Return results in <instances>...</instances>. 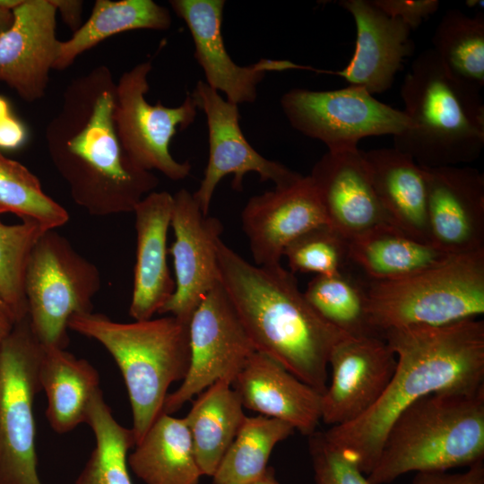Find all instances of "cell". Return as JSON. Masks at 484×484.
<instances>
[{"instance_id":"6da1fadb","label":"cell","mask_w":484,"mask_h":484,"mask_svg":"<svg viewBox=\"0 0 484 484\" xmlns=\"http://www.w3.org/2000/svg\"><path fill=\"white\" fill-rule=\"evenodd\" d=\"M116 92L106 65L76 77L45 132L51 161L73 200L94 216L133 212L159 185L152 171L135 165L120 143L114 122Z\"/></svg>"},{"instance_id":"7a4b0ae2","label":"cell","mask_w":484,"mask_h":484,"mask_svg":"<svg viewBox=\"0 0 484 484\" xmlns=\"http://www.w3.org/2000/svg\"><path fill=\"white\" fill-rule=\"evenodd\" d=\"M382 336L396 356L393 377L378 401L357 419L324 431L327 440L368 475L395 419L435 393H472L484 387V322L390 329Z\"/></svg>"},{"instance_id":"3957f363","label":"cell","mask_w":484,"mask_h":484,"mask_svg":"<svg viewBox=\"0 0 484 484\" xmlns=\"http://www.w3.org/2000/svg\"><path fill=\"white\" fill-rule=\"evenodd\" d=\"M218 271L255 351L323 394L331 351L348 335L316 313L281 264H251L220 240Z\"/></svg>"},{"instance_id":"277c9868","label":"cell","mask_w":484,"mask_h":484,"mask_svg":"<svg viewBox=\"0 0 484 484\" xmlns=\"http://www.w3.org/2000/svg\"><path fill=\"white\" fill-rule=\"evenodd\" d=\"M401 97L411 126L393 136V147L426 168L480 158L484 148L480 91L451 75L431 48L412 62Z\"/></svg>"},{"instance_id":"5b68a950","label":"cell","mask_w":484,"mask_h":484,"mask_svg":"<svg viewBox=\"0 0 484 484\" xmlns=\"http://www.w3.org/2000/svg\"><path fill=\"white\" fill-rule=\"evenodd\" d=\"M484 460V387L435 393L405 409L389 428L370 484L415 471H448Z\"/></svg>"},{"instance_id":"8992f818","label":"cell","mask_w":484,"mask_h":484,"mask_svg":"<svg viewBox=\"0 0 484 484\" xmlns=\"http://www.w3.org/2000/svg\"><path fill=\"white\" fill-rule=\"evenodd\" d=\"M68 329L102 344L123 376L132 409L135 445L162 413L171 384L190 365L189 324L173 315L117 323L99 313L72 316Z\"/></svg>"},{"instance_id":"52a82bcc","label":"cell","mask_w":484,"mask_h":484,"mask_svg":"<svg viewBox=\"0 0 484 484\" xmlns=\"http://www.w3.org/2000/svg\"><path fill=\"white\" fill-rule=\"evenodd\" d=\"M367 314L379 335L390 329L437 327L484 314V251L393 281L366 279Z\"/></svg>"},{"instance_id":"ba28073f","label":"cell","mask_w":484,"mask_h":484,"mask_svg":"<svg viewBox=\"0 0 484 484\" xmlns=\"http://www.w3.org/2000/svg\"><path fill=\"white\" fill-rule=\"evenodd\" d=\"M100 288L97 266L54 229L34 245L25 271L24 294L31 328L44 346L65 349L68 322L92 312Z\"/></svg>"},{"instance_id":"9c48e42d","label":"cell","mask_w":484,"mask_h":484,"mask_svg":"<svg viewBox=\"0 0 484 484\" xmlns=\"http://www.w3.org/2000/svg\"><path fill=\"white\" fill-rule=\"evenodd\" d=\"M44 345L27 315L0 349V484H43L37 470L33 404Z\"/></svg>"},{"instance_id":"30bf717a","label":"cell","mask_w":484,"mask_h":484,"mask_svg":"<svg viewBox=\"0 0 484 484\" xmlns=\"http://www.w3.org/2000/svg\"><path fill=\"white\" fill-rule=\"evenodd\" d=\"M281 106L293 128L321 141L332 152L354 151L365 137L396 136L411 126L403 110L352 85L330 91L291 89L281 97Z\"/></svg>"},{"instance_id":"8fae6325","label":"cell","mask_w":484,"mask_h":484,"mask_svg":"<svg viewBox=\"0 0 484 484\" xmlns=\"http://www.w3.org/2000/svg\"><path fill=\"white\" fill-rule=\"evenodd\" d=\"M151 69V61L142 62L125 72L117 82L116 131L124 151L139 168L158 170L174 181L182 180L189 176L191 164L175 160L169 145L178 130L193 124L198 104L193 94L175 108L149 103L145 94Z\"/></svg>"},{"instance_id":"7c38bea8","label":"cell","mask_w":484,"mask_h":484,"mask_svg":"<svg viewBox=\"0 0 484 484\" xmlns=\"http://www.w3.org/2000/svg\"><path fill=\"white\" fill-rule=\"evenodd\" d=\"M190 365L181 385L165 399L172 415L218 380L234 381L255 351L231 301L219 283L202 299L189 322Z\"/></svg>"},{"instance_id":"4fadbf2b","label":"cell","mask_w":484,"mask_h":484,"mask_svg":"<svg viewBox=\"0 0 484 484\" xmlns=\"http://www.w3.org/2000/svg\"><path fill=\"white\" fill-rule=\"evenodd\" d=\"M206 117L209 159L198 189L193 193L200 209L208 214L217 186L226 176L233 175L232 187L243 189L246 173L255 172L262 182L272 181L274 187L288 186L302 175L283 164L264 157L248 143L239 125L235 105L199 81L192 93Z\"/></svg>"},{"instance_id":"5bb4252c","label":"cell","mask_w":484,"mask_h":484,"mask_svg":"<svg viewBox=\"0 0 484 484\" xmlns=\"http://www.w3.org/2000/svg\"><path fill=\"white\" fill-rule=\"evenodd\" d=\"M170 227L175 239L169 248L175 272V291L159 314L189 324L204 296L219 283L218 246L221 221L204 214L193 193L182 188L173 195Z\"/></svg>"},{"instance_id":"9a60e30c","label":"cell","mask_w":484,"mask_h":484,"mask_svg":"<svg viewBox=\"0 0 484 484\" xmlns=\"http://www.w3.org/2000/svg\"><path fill=\"white\" fill-rule=\"evenodd\" d=\"M331 382L321 398V420L331 427L351 422L382 396L396 356L381 335L347 336L332 350Z\"/></svg>"},{"instance_id":"2e32d148","label":"cell","mask_w":484,"mask_h":484,"mask_svg":"<svg viewBox=\"0 0 484 484\" xmlns=\"http://www.w3.org/2000/svg\"><path fill=\"white\" fill-rule=\"evenodd\" d=\"M421 168L431 244L449 255L484 251V175L467 166Z\"/></svg>"},{"instance_id":"e0dca14e","label":"cell","mask_w":484,"mask_h":484,"mask_svg":"<svg viewBox=\"0 0 484 484\" xmlns=\"http://www.w3.org/2000/svg\"><path fill=\"white\" fill-rule=\"evenodd\" d=\"M175 13L186 24L194 45V56L205 83L221 91L235 105L253 103L266 73L290 69L317 71L289 60L261 59L240 66L228 53L221 31L224 0H171Z\"/></svg>"},{"instance_id":"ac0fdd59","label":"cell","mask_w":484,"mask_h":484,"mask_svg":"<svg viewBox=\"0 0 484 484\" xmlns=\"http://www.w3.org/2000/svg\"><path fill=\"white\" fill-rule=\"evenodd\" d=\"M328 224L316 188L308 176L252 196L241 212V227L254 264H281L285 247L306 231Z\"/></svg>"},{"instance_id":"d6986e66","label":"cell","mask_w":484,"mask_h":484,"mask_svg":"<svg viewBox=\"0 0 484 484\" xmlns=\"http://www.w3.org/2000/svg\"><path fill=\"white\" fill-rule=\"evenodd\" d=\"M56 13L51 0H22L0 36V82L27 102L45 95L58 56Z\"/></svg>"},{"instance_id":"ffe728a7","label":"cell","mask_w":484,"mask_h":484,"mask_svg":"<svg viewBox=\"0 0 484 484\" xmlns=\"http://www.w3.org/2000/svg\"><path fill=\"white\" fill-rule=\"evenodd\" d=\"M311 177L328 224L346 238L392 225L372 184L359 149L327 151L314 165Z\"/></svg>"},{"instance_id":"44dd1931","label":"cell","mask_w":484,"mask_h":484,"mask_svg":"<svg viewBox=\"0 0 484 484\" xmlns=\"http://www.w3.org/2000/svg\"><path fill=\"white\" fill-rule=\"evenodd\" d=\"M339 4L354 19L356 46L347 66L331 73L372 95L388 91L413 52L412 30L385 13L372 0H342Z\"/></svg>"},{"instance_id":"7402d4cb","label":"cell","mask_w":484,"mask_h":484,"mask_svg":"<svg viewBox=\"0 0 484 484\" xmlns=\"http://www.w3.org/2000/svg\"><path fill=\"white\" fill-rule=\"evenodd\" d=\"M244 408L308 436L321 421L322 394L272 358L255 351L231 384Z\"/></svg>"},{"instance_id":"603a6c76","label":"cell","mask_w":484,"mask_h":484,"mask_svg":"<svg viewBox=\"0 0 484 484\" xmlns=\"http://www.w3.org/2000/svg\"><path fill=\"white\" fill-rule=\"evenodd\" d=\"M173 195L153 191L135 207L136 260L129 315L134 321L148 320L175 291L167 262V236L170 227Z\"/></svg>"},{"instance_id":"cb8c5ba5","label":"cell","mask_w":484,"mask_h":484,"mask_svg":"<svg viewBox=\"0 0 484 484\" xmlns=\"http://www.w3.org/2000/svg\"><path fill=\"white\" fill-rule=\"evenodd\" d=\"M363 155L375 191L392 224L414 239L431 244L422 168L394 147L363 151Z\"/></svg>"},{"instance_id":"d4e9b609","label":"cell","mask_w":484,"mask_h":484,"mask_svg":"<svg viewBox=\"0 0 484 484\" xmlns=\"http://www.w3.org/2000/svg\"><path fill=\"white\" fill-rule=\"evenodd\" d=\"M39 379L46 393V417L58 434L86 422L87 412L99 388V376L86 359L57 347L44 346Z\"/></svg>"},{"instance_id":"484cf974","label":"cell","mask_w":484,"mask_h":484,"mask_svg":"<svg viewBox=\"0 0 484 484\" xmlns=\"http://www.w3.org/2000/svg\"><path fill=\"white\" fill-rule=\"evenodd\" d=\"M350 264L371 281L401 280L446 260L449 255L392 225L348 239Z\"/></svg>"},{"instance_id":"4316f807","label":"cell","mask_w":484,"mask_h":484,"mask_svg":"<svg viewBox=\"0 0 484 484\" xmlns=\"http://www.w3.org/2000/svg\"><path fill=\"white\" fill-rule=\"evenodd\" d=\"M145 484H199V469L185 418L161 413L127 458Z\"/></svg>"},{"instance_id":"83f0119b","label":"cell","mask_w":484,"mask_h":484,"mask_svg":"<svg viewBox=\"0 0 484 484\" xmlns=\"http://www.w3.org/2000/svg\"><path fill=\"white\" fill-rule=\"evenodd\" d=\"M237 392L218 380L198 394L185 417L202 475L212 477L246 415Z\"/></svg>"},{"instance_id":"f1b7e54d","label":"cell","mask_w":484,"mask_h":484,"mask_svg":"<svg viewBox=\"0 0 484 484\" xmlns=\"http://www.w3.org/2000/svg\"><path fill=\"white\" fill-rule=\"evenodd\" d=\"M168 8L151 0H97L89 19L60 42L55 70H65L84 51L107 38L132 30H165L171 26Z\"/></svg>"},{"instance_id":"f546056e","label":"cell","mask_w":484,"mask_h":484,"mask_svg":"<svg viewBox=\"0 0 484 484\" xmlns=\"http://www.w3.org/2000/svg\"><path fill=\"white\" fill-rule=\"evenodd\" d=\"M95 447L74 484H132L127 453L135 445L134 433L119 424L99 389L88 409L86 422Z\"/></svg>"},{"instance_id":"4dcf8cb0","label":"cell","mask_w":484,"mask_h":484,"mask_svg":"<svg viewBox=\"0 0 484 484\" xmlns=\"http://www.w3.org/2000/svg\"><path fill=\"white\" fill-rule=\"evenodd\" d=\"M294 428L263 415L246 417L212 479L213 484H249L268 468L274 446L288 438Z\"/></svg>"},{"instance_id":"1f68e13d","label":"cell","mask_w":484,"mask_h":484,"mask_svg":"<svg viewBox=\"0 0 484 484\" xmlns=\"http://www.w3.org/2000/svg\"><path fill=\"white\" fill-rule=\"evenodd\" d=\"M431 48L446 71L481 91L484 85V14L448 10L432 38Z\"/></svg>"},{"instance_id":"d6a6232c","label":"cell","mask_w":484,"mask_h":484,"mask_svg":"<svg viewBox=\"0 0 484 484\" xmlns=\"http://www.w3.org/2000/svg\"><path fill=\"white\" fill-rule=\"evenodd\" d=\"M304 295L322 318L346 335H379L368 320L366 278H355L347 269L335 275H315Z\"/></svg>"},{"instance_id":"836d02e7","label":"cell","mask_w":484,"mask_h":484,"mask_svg":"<svg viewBox=\"0 0 484 484\" xmlns=\"http://www.w3.org/2000/svg\"><path fill=\"white\" fill-rule=\"evenodd\" d=\"M14 214L55 229L69 220L67 211L44 193L39 178L0 151V215Z\"/></svg>"},{"instance_id":"e575fe53","label":"cell","mask_w":484,"mask_h":484,"mask_svg":"<svg viewBox=\"0 0 484 484\" xmlns=\"http://www.w3.org/2000/svg\"><path fill=\"white\" fill-rule=\"evenodd\" d=\"M45 229L33 220L0 221V291L17 320L28 315L24 277L30 252Z\"/></svg>"},{"instance_id":"d590c367","label":"cell","mask_w":484,"mask_h":484,"mask_svg":"<svg viewBox=\"0 0 484 484\" xmlns=\"http://www.w3.org/2000/svg\"><path fill=\"white\" fill-rule=\"evenodd\" d=\"M290 271L331 276L346 270L348 238L329 224L316 226L298 236L284 249Z\"/></svg>"},{"instance_id":"8d00e7d4","label":"cell","mask_w":484,"mask_h":484,"mask_svg":"<svg viewBox=\"0 0 484 484\" xmlns=\"http://www.w3.org/2000/svg\"><path fill=\"white\" fill-rule=\"evenodd\" d=\"M308 437L315 484H370L356 462L325 437L315 431Z\"/></svg>"},{"instance_id":"74e56055","label":"cell","mask_w":484,"mask_h":484,"mask_svg":"<svg viewBox=\"0 0 484 484\" xmlns=\"http://www.w3.org/2000/svg\"><path fill=\"white\" fill-rule=\"evenodd\" d=\"M387 15L401 20L412 30L434 14L440 6L438 0H372Z\"/></svg>"},{"instance_id":"f35d334b","label":"cell","mask_w":484,"mask_h":484,"mask_svg":"<svg viewBox=\"0 0 484 484\" xmlns=\"http://www.w3.org/2000/svg\"><path fill=\"white\" fill-rule=\"evenodd\" d=\"M411 484H484V460L467 467L462 472H416Z\"/></svg>"},{"instance_id":"ab89813d","label":"cell","mask_w":484,"mask_h":484,"mask_svg":"<svg viewBox=\"0 0 484 484\" xmlns=\"http://www.w3.org/2000/svg\"><path fill=\"white\" fill-rule=\"evenodd\" d=\"M27 139L24 125L12 114L0 119V149L16 150Z\"/></svg>"},{"instance_id":"60d3db41","label":"cell","mask_w":484,"mask_h":484,"mask_svg":"<svg viewBox=\"0 0 484 484\" xmlns=\"http://www.w3.org/2000/svg\"><path fill=\"white\" fill-rule=\"evenodd\" d=\"M56 11L60 13L64 22L71 30L75 31L81 26L82 1L79 0H51Z\"/></svg>"},{"instance_id":"b9f144b4","label":"cell","mask_w":484,"mask_h":484,"mask_svg":"<svg viewBox=\"0 0 484 484\" xmlns=\"http://www.w3.org/2000/svg\"><path fill=\"white\" fill-rule=\"evenodd\" d=\"M17 321L14 313L0 291V349Z\"/></svg>"},{"instance_id":"7bdbcfd3","label":"cell","mask_w":484,"mask_h":484,"mask_svg":"<svg viewBox=\"0 0 484 484\" xmlns=\"http://www.w3.org/2000/svg\"><path fill=\"white\" fill-rule=\"evenodd\" d=\"M13 20V11L0 6V36L10 28Z\"/></svg>"},{"instance_id":"ee69618b","label":"cell","mask_w":484,"mask_h":484,"mask_svg":"<svg viewBox=\"0 0 484 484\" xmlns=\"http://www.w3.org/2000/svg\"><path fill=\"white\" fill-rule=\"evenodd\" d=\"M249 484H281L280 483L274 473V470L272 467H268L264 473L255 480V481L249 483Z\"/></svg>"},{"instance_id":"f6af8a7d","label":"cell","mask_w":484,"mask_h":484,"mask_svg":"<svg viewBox=\"0 0 484 484\" xmlns=\"http://www.w3.org/2000/svg\"><path fill=\"white\" fill-rule=\"evenodd\" d=\"M10 114L11 110L8 101L3 96H0V119Z\"/></svg>"}]
</instances>
